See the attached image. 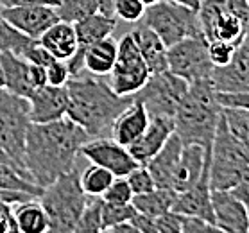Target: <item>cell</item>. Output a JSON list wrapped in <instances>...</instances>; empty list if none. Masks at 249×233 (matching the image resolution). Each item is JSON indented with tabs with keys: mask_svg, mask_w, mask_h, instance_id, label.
<instances>
[{
	"mask_svg": "<svg viewBox=\"0 0 249 233\" xmlns=\"http://www.w3.org/2000/svg\"><path fill=\"white\" fill-rule=\"evenodd\" d=\"M133 197H135V194L131 190L127 179L125 178H115L113 183L109 185V188L102 196V201L117 203V205H129Z\"/></svg>",
	"mask_w": 249,
	"mask_h": 233,
	"instance_id": "obj_34",
	"label": "cell"
},
{
	"mask_svg": "<svg viewBox=\"0 0 249 233\" xmlns=\"http://www.w3.org/2000/svg\"><path fill=\"white\" fill-rule=\"evenodd\" d=\"M129 35L133 36L143 61L151 70V75L161 74V72L169 70V59H167V49L169 47L165 45L153 29H149L147 25L142 23L140 27L133 29Z\"/></svg>",
	"mask_w": 249,
	"mask_h": 233,
	"instance_id": "obj_21",
	"label": "cell"
},
{
	"mask_svg": "<svg viewBox=\"0 0 249 233\" xmlns=\"http://www.w3.org/2000/svg\"><path fill=\"white\" fill-rule=\"evenodd\" d=\"M183 233H228L213 222H206L196 217H183Z\"/></svg>",
	"mask_w": 249,
	"mask_h": 233,
	"instance_id": "obj_42",
	"label": "cell"
},
{
	"mask_svg": "<svg viewBox=\"0 0 249 233\" xmlns=\"http://www.w3.org/2000/svg\"><path fill=\"white\" fill-rule=\"evenodd\" d=\"M0 15L22 35L33 40H40L45 31H49L54 23L59 22V15L54 6L13 7V9H2Z\"/></svg>",
	"mask_w": 249,
	"mask_h": 233,
	"instance_id": "obj_14",
	"label": "cell"
},
{
	"mask_svg": "<svg viewBox=\"0 0 249 233\" xmlns=\"http://www.w3.org/2000/svg\"><path fill=\"white\" fill-rule=\"evenodd\" d=\"M99 233H113V232H111V230H108V228H106V230H101V232H99Z\"/></svg>",
	"mask_w": 249,
	"mask_h": 233,
	"instance_id": "obj_56",
	"label": "cell"
},
{
	"mask_svg": "<svg viewBox=\"0 0 249 233\" xmlns=\"http://www.w3.org/2000/svg\"><path fill=\"white\" fill-rule=\"evenodd\" d=\"M188 83L172 72H161L149 77L145 86L133 95L136 103L143 104L149 117H170L174 119L176 111L187 95Z\"/></svg>",
	"mask_w": 249,
	"mask_h": 233,
	"instance_id": "obj_8",
	"label": "cell"
},
{
	"mask_svg": "<svg viewBox=\"0 0 249 233\" xmlns=\"http://www.w3.org/2000/svg\"><path fill=\"white\" fill-rule=\"evenodd\" d=\"M131 222H133L142 233H160L156 219H153V217H149V215H143V214H138V212H136V215L131 219Z\"/></svg>",
	"mask_w": 249,
	"mask_h": 233,
	"instance_id": "obj_46",
	"label": "cell"
},
{
	"mask_svg": "<svg viewBox=\"0 0 249 233\" xmlns=\"http://www.w3.org/2000/svg\"><path fill=\"white\" fill-rule=\"evenodd\" d=\"M142 4L145 7H151V6H154V4H158V2H161V0H140Z\"/></svg>",
	"mask_w": 249,
	"mask_h": 233,
	"instance_id": "obj_54",
	"label": "cell"
},
{
	"mask_svg": "<svg viewBox=\"0 0 249 233\" xmlns=\"http://www.w3.org/2000/svg\"><path fill=\"white\" fill-rule=\"evenodd\" d=\"M248 2H249V0H248Z\"/></svg>",
	"mask_w": 249,
	"mask_h": 233,
	"instance_id": "obj_58",
	"label": "cell"
},
{
	"mask_svg": "<svg viewBox=\"0 0 249 233\" xmlns=\"http://www.w3.org/2000/svg\"><path fill=\"white\" fill-rule=\"evenodd\" d=\"M102 228V197H88L72 233H99Z\"/></svg>",
	"mask_w": 249,
	"mask_h": 233,
	"instance_id": "obj_31",
	"label": "cell"
},
{
	"mask_svg": "<svg viewBox=\"0 0 249 233\" xmlns=\"http://www.w3.org/2000/svg\"><path fill=\"white\" fill-rule=\"evenodd\" d=\"M0 90H4V72H2V63H0Z\"/></svg>",
	"mask_w": 249,
	"mask_h": 233,
	"instance_id": "obj_55",
	"label": "cell"
},
{
	"mask_svg": "<svg viewBox=\"0 0 249 233\" xmlns=\"http://www.w3.org/2000/svg\"><path fill=\"white\" fill-rule=\"evenodd\" d=\"M59 0H0L2 9H13V7H27V6H54L57 7Z\"/></svg>",
	"mask_w": 249,
	"mask_h": 233,
	"instance_id": "obj_44",
	"label": "cell"
},
{
	"mask_svg": "<svg viewBox=\"0 0 249 233\" xmlns=\"http://www.w3.org/2000/svg\"><path fill=\"white\" fill-rule=\"evenodd\" d=\"M151 77V70L145 65L138 47L131 35H125L119 41V54L113 70L109 72V86L117 95L133 97L142 90Z\"/></svg>",
	"mask_w": 249,
	"mask_h": 233,
	"instance_id": "obj_9",
	"label": "cell"
},
{
	"mask_svg": "<svg viewBox=\"0 0 249 233\" xmlns=\"http://www.w3.org/2000/svg\"><path fill=\"white\" fill-rule=\"evenodd\" d=\"M235 52H237L235 43H228V41L221 40L208 41V56L213 67H226V65H230Z\"/></svg>",
	"mask_w": 249,
	"mask_h": 233,
	"instance_id": "obj_35",
	"label": "cell"
},
{
	"mask_svg": "<svg viewBox=\"0 0 249 233\" xmlns=\"http://www.w3.org/2000/svg\"><path fill=\"white\" fill-rule=\"evenodd\" d=\"M142 23L153 29L167 47H172L187 38H204L199 11L161 0L147 7ZM206 40V38H204Z\"/></svg>",
	"mask_w": 249,
	"mask_h": 233,
	"instance_id": "obj_6",
	"label": "cell"
},
{
	"mask_svg": "<svg viewBox=\"0 0 249 233\" xmlns=\"http://www.w3.org/2000/svg\"><path fill=\"white\" fill-rule=\"evenodd\" d=\"M181 153H183V142L181 138L174 133L167 140V143H165L163 147L160 149L158 154L145 165L149 169V172H151V176H153L156 188H170L172 178H174L178 163H179V158H181Z\"/></svg>",
	"mask_w": 249,
	"mask_h": 233,
	"instance_id": "obj_20",
	"label": "cell"
},
{
	"mask_svg": "<svg viewBox=\"0 0 249 233\" xmlns=\"http://www.w3.org/2000/svg\"><path fill=\"white\" fill-rule=\"evenodd\" d=\"M33 38L22 35L18 29H15L6 18L0 15V52H13L22 57Z\"/></svg>",
	"mask_w": 249,
	"mask_h": 233,
	"instance_id": "obj_29",
	"label": "cell"
},
{
	"mask_svg": "<svg viewBox=\"0 0 249 233\" xmlns=\"http://www.w3.org/2000/svg\"><path fill=\"white\" fill-rule=\"evenodd\" d=\"M217 101L222 108H235L249 111V90L235 91V93H217Z\"/></svg>",
	"mask_w": 249,
	"mask_h": 233,
	"instance_id": "obj_41",
	"label": "cell"
},
{
	"mask_svg": "<svg viewBox=\"0 0 249 233\" xmlns=\"http://www.w3.org/2000/svg\"><path fill=\"white\" fill-rule=\"evenodd\" d=\"M79 154L90 160L93 165L108 169L115 178H125L131 171H135L138 163L131 156L129 149L115 142L113 138H90L81 147Z\"/></svg>",
	"mask_w": 249,
	"mask_h": 233,
	"instance_id": "obj_11",
	"label": "cell"
},
{
	"mask_svg": "<svg viewBox=\"0 0 249 233\" xmlns=\"http://www.w3.org/2000/svg\"><path fill=\"white\" fill-rule=\"evenodd\" d=\"M68 90L67 86L45 85L29 97V119L33 124H49L67 117Z\"/></svg>",
	"mask_w": 249,
	"mask_h": 233,
	"instance_id": "obj_13",
	"label": "cell"
},
{
	"mask_svg": "<svg viewBox=\"0 0 249 233\" xmlns=\"http://www.w3.org/2000/svg\"><path fill=\"white\" fill-rule=\"evenodd\" d=\"M23 59L27 63H31V65H38V67H51L52 63L56 61L54 59V56H52L51 52L47 51L45 47L41 45L38 40H33L31 43H29V47L25 49V52H23Z\"/></svg>",
	"mask_w": 249,
	"mask_h": 233,
	"instance_id": "obj_39",
	"label": "cell"
},
{
	"mask_svg": "<svg viewBox=\"0 0 249 233\" xmlns=\"http://www.w3.org/2000/svg\"><path fill=\"white\" fill-rule=\"evenodd\" d=\"M210 158H212V151H206L197 143L183 145L181 158H179L176 174L172 178L170 190L181 194L188 188H192L201 179L204 169L210 165Z\"/></svg>",
	"mask_w": 249,
	"mask_h": 233,
	"instance_id": "obj_18",
	"label": "cell"
},
{
	"mask_svg": "<svg viewBox=\"0 0 249 233\" xmlns=\"http://www.w3.org/2000/svg\"><path fill=\"white\" fill-rule=\"evenodd\" d=\"M136 215L135 206L131 205H117V203H106L102 201V228L111 230L122 222H129Z\"/></svg>",
	"mask_w": 249,
	"mask_h": 233,
	"instance_id": "obj_33",
	"label": "cell"
},
{
	"mask_svg": "<svg viewBox=\"0 0 249 233\" xmlns=\"http://www.w3.org/2000/svg\"><path fill=\"white\" fill-rule=\"evenodd\" d=\"M215 224L228 233H248L249 210L231 190H212Z\"/></svg>",
	"mask_w": 249,
	"mask_h": 233,
	"instance_id": "obj_16",
	"label": "cell"
},
{
	"mask_svg": "<svg viewBox=\"0 0 249 233\" xmlns=\"http://www.w3.org/2000/svg\"><path fill=\"white\" fill-rule=\"evenodd\" d=\"M169 2H174V4L185 6V7H188V9L199 11V7H201V2H203V0H169Z\"/></svg>",
	"mask_w": 249,
	"mask_h": 233,
	"instance_id": "obj_52",
	"label": "cell"
},
{
	"mask_svg": "<svg viewBox=\"0 0 249 233\" xmlns=\"http://www.w3.org/2000/svg\"><path fill=\"white\" fill-rule=\"evenodd\" d=\"M176 131L174 119L170 117H151L145 133L136 140L133 145H129L131 156L136 160L138 165H147L151 160L158 154V151L163 147Z\"/></svg>",
	"mask_w": 249,
	"mask_h": 233,
	"instance_id": "obj_17",
	"label": "cell"
},
{
	"mask_svg": "<svg viewBox=\"0 0 249 233\" xmlns=\"http://www.w3.org/2000/svg\"><path fill=\"white\" fill-rule=\"evenodd\" d=\"M0 163H11V165H15L11 160H9V156L4 153V149H2V147H0ZM15 167H17V165H15ZM27 176H29V174H27Z\"/></svg>",
	"mask_w": 249,
	"mask_h": 233,
	"instance_id": "obj_53",
	"label": "cell"
},
{
	"mask_svg": "<svg viewBox=\"0 0 249 233\" xmlns=\"http://www.w3.org/2000/svg\"><path fill=\"white\" fill-rule=\"evenodd\" d=\"M125 179H127V183H129V187L135 196L147 194L156 188L153 176H151V172H149V169L145 165H138L135 171H131L129 174L125 176Z\"/></svg>",
	"mask_w": 249,
	"mask_h": 233,
	"instance_id": "obj_36",
	"label": "cell"
},
{
	"mask_svg": "<svg viewBox=\"0 0 249 233\" xmlns=\"http://www.w3.org/2000/svg\"><path fill=\"white\" fill-rule=\"evenodd\" d=\"M0 63L4 72V90L25 99L33 95L34 86L29 77V63L13 52H0Z\"/></svg>",
	"mask_w": 249,
	"mask_h": 233,
	"instance_id": "obj_23",
	"label": "cell"
},
{
	"mask_svg": "<svg viewBox=\"0 0 249 233\" xmlns=\"http://www.w3.org/2000/svg\"><path fill=\"white\" fill-rule=\"evenodd\" d=\"M222 109L212 79L192 83L174 115V133L181 138L183 145L197 143L212 151Z\"/></svg>",
	"mask_w": 249,
	"mask_h": 233,
	"instance_id": "obj_3",
	"label": "cell"
},
{
	"mask_svg": "<svg viewBox=\"0 0 249 233\" xmlns=\"http://www.w3.org/2000/svg\"><path fill=\"white\" fill-rule=\"evenodd\" d=\"M147 7L142 4L140 0H117L115 4V17L124 20V22L135 23L140 22L145 15Z\"/></svg>",
	"mask_w": 249,
	"mask_h": 233,
	"instance_id": "obj_37",
	"label": "cell"
},
{
	"mask_svg": "<svg viewBox=\"0 0 249 233\" xmlns=\"http://www.w3.org/2000/svg\"><path fill=\"white\" fill-rule=\"evenodd\" d=\"M115 4H117V0H97V11L106 17L117 18L115 17Z\"/></svg>",
	"mask_w": 249,
	"mask_h": 233,
	"instance_id": "obj_50",
	"label": "cell"
},
{
	"mask_svg": "<svg viewBox=\"0 0 249 233\" xmlns=\"http://www.w3.org/2000/svg\"><path fill=\"white\" fill-rule=\"evenodd\" d=\"M156 224H158L160 233H183V215L169 212L161 217H156Z\"/></svg>",
	"mask_w": 249,
	"mask_h": 233,
	"instance_id": "obj_43",
	"label": "cell"
},
{
	"mask_svg": "<svg viewBox=\"0 0 249 233\" xmlns=\"http://www.w3.org/2000/svg\"><path fill=\"white\" fill-rule=\"evenodd\" d=\"M0 188L15 190V192L31 194L34 197H40L43 188L33 181V178L22 172L18 167L11 163H0Z\"/></svg>",
	"mask_w": 249,
	"mask_h": 233,
	"instance_id": "obj_27",
	"label": "cell"
},
{
	"mask_svg": "<svg viewBox=\"0 0 249 233\" xmlns=\"http://www.w3.org/2000/svg\"><path fill=\"white\" fill-rule=\"evenodd\" d=\"M117 54H119V41L108 36L86 49L83 56V65L91 75L106 77L113 70Z\"/></svg>",
	"mask_w": 249,
	"mask_h": 233,
	"instance_id": "obj_24",
	"label": "cell"
},
{
	"mask_svg": "<svg viewBox=\"0 0 249 233\" xmlns=\"http://www.w3.org/2000/svg\"><path fill=\"white\" fill-rule=\"evenodd\" d=\"M29 199H38V197H34V196H31V194L15 192V190H4V188H0V205L15 206V205L23 203V201H29Z\"/></svg>",
	"mask_w": 249,
	"mask_h": 233,
	"instance_id": "obj_45",
	"label": "cell"
},
{
	"mask_svg": "<svg viewBox=\"0 0 249 233\" xmlns=\"http://www.w3.org/2000/svg\"><path fill=\"white\" fill-rule=\"evenodd\" d=\"M176 196L178 194L174 190H170V188H154V190H151L147 194L135 196L131 205L135 206V210L138 214H143V215L156 219V217H161L165 214L172 212Z\"/></svg>",
	"mask_w": 249,
	"mask_h": 233,
	"instance_id": "obj_26",
	"label": "cell"
},
{
	"mask_svg": "<svg viewBox=\"0 0 249 233\" xmlns=\"http://www.w3.org/2000/svg\"><path fill=\"white\" fill-rule=\"evenodd\" d=\"M149 122H151V117L147 109L143 108V104L133 101V104L127 106L113 122L111 138L120 145L129 147L145 133Z\"/></svg>",
	"mask_w": 249,
	"mask_h": 233,
	"instance_id": "obj_19",
	"label": "cell"
},
{
	"mask_svg": "<svg viewBox=\"0 0 249 233\" xmlns=\"http://www.w3.org/2000/svg\"><path fill=\"white\" fill-rule=\"evenodd\" d=\"M113 179L115 176L108 169H102V167L93 163L90 167H86L79 174L81 187L88 197H102L104 192L109 188V185L113 183Z\"/></svg>",
	"mask_w": 249,
	"mask_h": 233,
	"instance_id": "obj_28",
	"label": "cell"
},
{
	"mask_svg": "<svg viewBox=\"0 0 249 233\" xmlns=\"http://www.w3.org/2000/svg\"><path fill=\"white\" fill-rule=\"evenodd\" d=\"M172 212L183 217H196L215 224L213 206H212V188H210V165L204 169L201 179L192 188L176 196Z\"/></svg>",
	"mask_w": 249,
	"mask_h": 233,
	"instance_id": "obj_15",
	"label": "cell"
},
{
	"mask_svg": "<svg viewBox=\"0 0 249 233\" xmlns=\"http://www.w3.org/2000/svg\"><path fill=\"white\" fill-rule=\"evenodd\" d=\"M222 113H224L226 124L230 127V131L233 133V137L242 143L244 149L249 154V111L235 109V108H224Z\"/></svg>",
	"mask_w": 249,
	"mask_h": 233,
	"instance_id": "obj_32",
	"label": "cell"
},
{
	"mask_svg": "<svg viewBox=\"0 0 249 233\" xmlns=\"http://www.w3.org/2000/svg\"><path fill=\"white\" fill-rule=\"evenodd\" d=\"M248 233H249V230H248Z\"/></svg>",
	"mask_w": 249,
	"mask_h": 233,
	"instance_id": "obj_57",
	"label": "cell"
},
{
	"mask_svg": "<svg viewBox=\"0 0 249 233\" xmlns=\"http://www.w3.org/2000/svg\"><path fill=\"white\" fill-rule=\"evenodd\" d=\"M74 29L75 35H77L79 49L74 54V57H70L67 61L68 70H70V77H75V75H79L85 70L83 56H85V51L88 47L93 45L95 41L104 40V38L113 35V31L117 29V18L106 17V15L97 11L93 15H90V17L79 20V22H75Z\"/></svg>",
	"mask_w": 249,
	"mask_h": 233,
	"instance_id": "obj_12",
	"label": "cell"
},
{
	"mask_svg": "<svg viewBox=\"0 0 249 233\" xmlns=\"http://www.w3.org/2000/svg\"><path fill=\"white\" fill-rule=\"evenodd\" d=\"M68 111L67 117L88 133L90 138L111 135L113 122L127 106L133 97L117 95L108 81L91 74H79L67 83Z\"/></svg>",
	"mask_w": 249,
	"mask_h": 233,
	"instance_id": "obj_2",
	"label": "cell"
},
{
	"mask_svg": "<svg viewBox=\"0 0 249 233\" xmlns=\"http://www.w3.org/2000/svg\"><path fill=\"white\" fill-rule=\"evenodd\" d=\"M249 171V154L244 145L233 137L221 115L217 125L213 143H212V158H210V188L212 190H233L242 181Z\"/></svg>",
	"mask_w": 249,
	"mask_h": 233,
	"instance_id": "obj_5",
	"label": "cell"
},
{
	"mask_svg": "<svg viewBox=\"0 0 249 233\" xmlns=\"http://www.w3.org/2000/svg\"><path fill=\"white\" fill-rule=\"evenodd\" d=\"M13 215L20 233H47L49 232V217L41 203L36 199L23 201L13 206Z\"/></svg>",
	"mask_w": 249,
	"mask_h": 233,
	"instance_id": "obj_25",
	"label": "cell"
},
{
	"mask_svg": "<svg viewBox=\"0 0 249 233\" xmlns=\"http://www.w3.org/2000/svg\"><path fill=\"white\" fill-rule=\"evenodd\" d=\"M70 79V70H68L67 61H56L51 67H47V85L51 86H67Z\"/></svg>",
	"mask_w": 249,
	"mask_h": 233,
	"instance_id": "obj_40",
	"label": "cell"
},
{
	"mask_svg": "<svg viewBox=\"0 0 249 233\" xmlns=\"http://www.w3.org/2000/svg\"><path fill=\"white\" fill-rule=\"evenodd\" d=\"M38 41L51 52L54 59H59V61H68L79 49L74 23L63 22V20L56 22L49 31H45Z\"/></svg>",
	"mask_w": 249,
	"mask_h": 233,
	"instance_id": "obj_22",
	"label": "cell"
},
{
	"mask_svg": "<svg viewBox=\"0 0 249 233\" xmlns=\"http://www.w3.org/2000/svg\"><path fill=\"white\" fill-rule=\"evenodd\" d=\"M226 7L235 13L238 18H242L246 25H249V2L248 0H226Z\"/></svg>",
	"mask_w": 249,
	"mask_h": 233,
	"instance_id": "obj_47",
	"label": "cell"
},
{
	"mask_svg": "<svg viewBox=\"0 0 249 233\" xmlns=\"http://www.w3.org/2000/svg\"><path fill=\"white\" fill-rule=\"evenodd\" d=\"M222 11H226V0H203L201 2L199 20H201V27H203L204 35H206V31L210 29V25L213 23V20Z\"/></svg>",
	"mask_w": 249,
	"mask_h": 233,
	"instance_id": "obj_38",
	"label": "cell"
},
{
	"mask_svg": "<svg viewBox=\"0 0 249 233\" xmlns=\"http://www.w3.org/2000/svg\"><path fill=\"white\" fill-rule=\"evenodd\" d=\"M81 172L74 169L59 176L54 183L43 188L40 203L49 217L47 233H72L81 214L88 203L79 181Z\"/></svg>",
	"mask_w": 249,
	"mask_h": 233,
	"instance_id": "obj_4",
	"label": "cell"
},
{
	"mask_svg": "<svg viewBox=\"0 0 249 233\" xmlns=\"http://www.w3.org/2000/svg\"><path fill=\"white\" fill-rule=\"evenodd\" d=\"M111 232H113V233H142L131 221L129 222H122V224H119V226L111 228Z\"/></svg>",
	"mask_w": 249,
	"mask_h": 233,
	"instance_id": "obj_51",
	"label": "cell"
},
{
	"mask_svg": "<svg viewBox=\"0 0 249 233\" xmlns=\"http://www.w3.org/2000/svg\"><path fill=\"white\" fill-rule=\"evenodd\" d=\"M88 140V133L68 117L49 124L31 122L23 156L25 169L38 187H49L59 176L77 169L79 151Z\"/></svg>",
	"mask_w": 249,
	"mask_h": 233,
	"instance_id": "obj_1",
	"label": "cell"
},
{
	"mask_svg": "<svg viewBox=\"0 0 249 233\" xmlns=\"http://www.w3.org/2000/svg\"><path fill=\"white\" fill-rule=\"evenodd\" d=\"M29 125V99L0 90V147L25 174H29L23 161Z\"/></svg>",
	"mask_w": 249,
	"mask_h": 233,
	"instance_id": "obj_7",
	"label": "cell"
},
{
	"mask_svg": "<svg viewBox=\"0 0 249 233\" xmlns=\"http://www.w3.org/2000/svg\"><path fill=\"white\" fill-rule=\"evenodd\" d=\"M235 196H237L240 201H242L244 205L248 206V210H249V171L246 172V176L242 178V181L238 183L237 187L231 190Z\"/></svg>",
	"mask_w": 249,
	"mask_h": 233,
	"instance_id": "obj_49",
	"label": "cell"
},
{
	"mask_svg": "<svg viewBox=\"0 0 249 233\" xmlns=\"http://www.w3.org/2000/svg\"><path fill=\"white\" fill-rule=\"evenodd\" d=\"M56 11L59 20L75 23L97 13V0H59Z\"/></svg>",
	"mask_w": 249,
	"mask_h": 233,
	"instance_id": "obj_30",
	"label": "cell"
},
{
	"mask_svg": "<svg viewBox=\"0 0 249 233\" xmlns=\"http://www.w3.org/2000/svg\"><path fill=\"white\" fill-rule=\"evenodd\" d=\"M29 77H31L34 90H38V88L47 85V69L45 67H38V65H31L29 63Z\"/></svg>",
	"mask_w": 249,
	"mask_h": 233,
	"instance_id": "obj_48",
	"label": "cell"
},
{
	"mask_svg": "<svg viewBox=\"0 0 249 233\" xmlns=\"http://www.w3.org/2000/svg\"><path fill=\"white\" fill-rule=\"evenodd\" d=\"M169 72L192 85L212 79L213 65L208 56V41L204 38H187L167 49Z\"/></svg>",
	"mask_w": 249,
	"mask_h": 233,
	"instance_id": "obj_10",
	"label": "cell"
}]
</instances>
